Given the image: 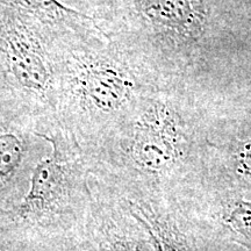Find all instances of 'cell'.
I'll return each mask as SVG.
<instances>
[{
  "label": "cell",
  "mask_w": 251,
  "mask_h": 251,
  "mask_svg": "<svg viewBox=\"0 0 251 251\" xmlns=\"http://www.w3.org/2000/svg\"><path fill=\"white\" fill-rule=\"evenodd\" d=\"M52 36L35 19L0 6V98L29 115L37 130L56 122Z\"/></svg>",
  "instance_id": "6da1fadb"
},
{
  "label": "cell",
  "mask_w": 251,
  "mask_h": 251,
  "mask_svg": "<svg viewBox=\"0 0 251 251\" xmlns=\"http://www.w3.org/2000/svg\"><path fill=\"white\" fill-rule=\"evenodd\" d=\"M37 135L51 143L52 151L33 169L29 190L17 207L21 218H37L67 206L77 190L79 166L75 140L58 121Z\"/></svg>",
  "instance_id": "7a4b0ae2"
},
{
  "label": "cell",
  "mask_w": 251,
  "mask_h": 251,
  "mask_svg": "<svg viewBox=\"0 0 251 251\" xmlns=\"http://www.w3.org/2000/svg\"><path fill=\"white\" fill-rule=\"evenodd\" d=\"M37 124L13 103L0 98V199L21 188L36 142Z\"/></svg>",
  "instance_id": "3957f363"
},
{
  "label": "cell",
  "mask_w": 251,
  "mask_h": 251,
  "mask_svg": "<svg viewBox=\"0 0 251 251\" xmlns=\"http://www.w3.org/2000/svg\"><path fill=\"white\" fill-rule=\"evenodd\" d=\"M181 128L174 112L162 103H153L143 112L135 127L131 156L149 171H162L180 153Z\"/></svg>",
  "instance_id": "277c9868"
},
{
  "label": "cell",
  "mask_w": 251,
  "mask_h": 251,
  "mask_svg": "<svg viewBox=\"0 0 251 251\" xmlns=\"http://www.w3.org/2000/svg\"><path fill=\"white\" fill-rule=\"evenodd\" d=\"M139 5L152 25L178 35H193L202 27L200 0H140Z\"/></svg>",
  "instance_id": "5b68a950"
},
{
  "label": "cell",
  "mask_w": 251,
  "mask_h": 251,
  "mask_svg": "<svg viewBox=\"0 0 251 251\" xmlns=\"http://www.w3.org/2000/svg\"><path fill=\"white\" fill-rule=\"evenodd\" d=\"M0 6L35 19L55 34L87 31L93 24L92 18L58 0H0Z\"/></svg>",
  "instance_id": "8992f818"
},
{
  "label": "cell",
  "mask_w": 251,
  "mask_h": 251,
  "mask_svg": "<svg viewBox=\"0 0 251 251\" xmlns=\"http://www.w3.org/2000/svg\"><path fill=\"white\" fill-rule=\"evenodd\" d=\"M225 221L251 246V200H235L229 206Z\"/></svg>",
  "instance_id": "52a82bcc"
},
{
  "label": "cell",
  "mask_w": 251,
  "mask_h": 251,
  "mask_svg": "<svg viewBox=\"0 0 251 251\" xmlns=\"http://www.w3.org/2000/svg\"><path fill=\"white\" fill-rule=\"evenodd\" d=\"M235 165L237 174L251 184V140L241 143L235 155Z\"/></svg>",
  "instance_id": "ba28073f"
},
{
  "label": "cell",
  "mask_w": 251,
  "mask_h": 251,
  "mask_svg": "<svg viewBox=\"0 0 251 251\" xmlns=\"http://www.w3.org/2000/svg\"><path fill=\"white\" fill-rule=\"evenodd\" d=\"M146 227L149 230L150 236H151L153 238V241H155V246L157 248V251H178L174 246H171V244H169L168 242H166V241L162 236H159V235H156L155 233H153V231L148 227V226L146 225Z\"/></svg>",
  "instance_id": "9c48e42d"
}]
</instances>
